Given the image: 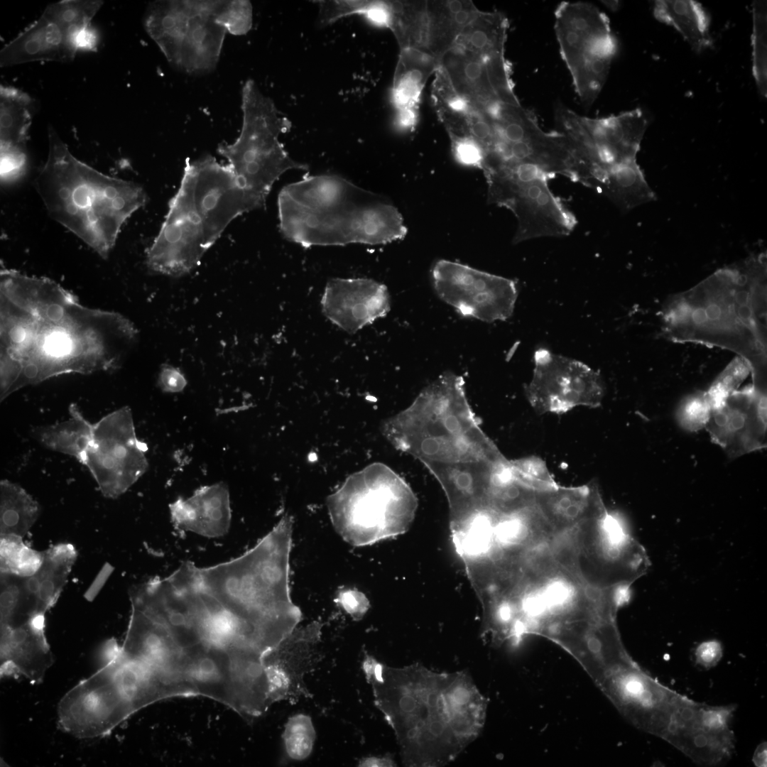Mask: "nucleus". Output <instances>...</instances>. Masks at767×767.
I'll return each instance as SVG.
<instances>
[{
	"label": "nucleus",
	"mask_w": 767,
	"mask_h": 767,
	"mask_svg": "<svg viewBox=\"0 0 767 767\" xmlns=\"http://www.w3.org/2000/svg\"><path fill=\"white\" fill-rule=\"evenodd\" d=\"M33 111V100L27 93L1 85V180L4 183L14 182L26 173V142Z\"/></svg>",
	"instance_id": "nucleus-24"
},
{
	"label": "nucleus",
	"mask_w": 767,
	"mask_h": 767,
	"mask_svg": "<svg viewBox=\"0 0 767 767\" xmlns=\"http://www.w3.org/2000/svg\"><path fill=\"white\" fill-rule=\"evenodd\" d=\"M103 4L99 0L60 1L49 4L42 16L55 23L74 48L72 38L78 31L91 24V20Z\"/></svg>",
	"instance_id": "nucleus-37"
},
{
	"label": "nucleus",
	"mask_w": 767,
	"mask_h": 767,
	"mask_svg": "<svg viewBox=\"0 0 767 767\" xmlns=\"http://www.w3.org/2000/svg\"><path fill=\"white\" fill-rule=\"evenodd\" d=\"M432 101L451 141L472 137L469 104L454 90L443 70L437 67L432 85Z\"/></svg>",
	"instance_id": "nucleus-36"
},
{
	"label": "nucleus",
	"mask_w": 767,
	"mask_h": 767,
	"mask_svg": "<svg viewBox=\"0 0 767 767\" xmlns=\"http://www.w3.org/2000/svg\"><path fill=\"white\" fill-rule=\"evenodd\" d=\"M339 601L344 610L356 620L361 619L369 606L366 597L358 592L350 591L342 594Z\"/></svg>",
	"instance_id": "nucleus-46"
},
{
	"label": "nucleus",
	"mask_w": 767,
	"mask_h": 767,
	"mask_svg": "<svg viewBox=\"0 0 767 767\" xmlns=\"http://www.w3.org/2000/svg\"><path fill=\"white\" fill-rule=\"evenodd\" d=\"M653 14L659 21L673 26L696 51L712 44L709 18L702 6L692 0H660Z\"/></svg>",
	"instance_id": "nucleus-31"
},
{
	"label": "nucleus",
	"mask_w": 767,
	"mask_h": 767,
	"mask_svg": "<svg viewBox=\"0 0 767 767\" xmlns=\"http://www.w3.org/2000/svg\"><path fill=\"white\" fill-rule=\"evenodd\" d=\"M278 210L283 237L305 248L384 244L407 234L391 202L337 175H305L286 185Z\"/></svg>",
	"instance_id": "nucleus-4"
},
{
	"label": "nucleus",
	"mask_w": 767,
	"mask_h": 767,
	"mask_svg": "<svg viewBox=\"0 0 767 767\" xmlns=\"http://www.w3.org/2000/svg\"><path fill=\"white\" fill-rule=\"evenodd\" d=\"M249 212L229 165L206 155L187 158L178 192L146 251L153 272L181 276L196 268L231 222Z\"/></svg>",
	"instance_id": "nucleus-6"
},
{
	"label": "nucleus",
	"mask_w": 767,
	"mask_h": 767,
	"mask_svg": "<svg viewBox=\"0 0 767 767\" xmlns=\"http://www.w3.org/2000/svg\"><path fill=\"white\" fill-rule=\"evenodd\" d=\"M212 11L215 21L227 32L241 36L251 28L253 9L249 1H212Z\"/></svg>",
	"instance_id": "nucleus-41"
},
{
	"label": "nucleus",
	"mask_w": 767,
	"mask_h": 767,
	"mask_svg": "<svg viewBox=\"0 0 767 767\" xmlns=\"http://www.w3.org/2000/svg\"><path fill=\"white\" fill-rule=\"evenodd\" d=\"M147 447L138 440L132 414L121 408L92 425V435L81 463L104 496L116 498L147 470Z\"/></svg>",
	"instance_id": "nucleus-15"
},
{
	"label": "nucleus",
	"mask_w": 767,
	"mask_h": 767,
	"mask_svg": "<svg viewBox=\"0 0 767 767\" xmlns=\"http://www.w3.org/2000/svg\"><path fill=\"white\" fill-rule=\"evenodd\" d=\"M533 378L528 396L540 411H565L578 405L595 406L604 395L600 376L577 360L540 348L534 354Z\"/></svg>",
	"instance_id": "nucleus-18"
},
{
	"label": "nucleus",
	"mask_w": 767,
	"mask_h": 767,
	"mask_svg": "<svg viewBox=\"0 0 767 767\" xmlns=\"http://www.w3.org/2000/svg\"><path fill=\"white\" fill-rule=\"evenodd\" d=\"M121 650L126 658L162 677L183 697L195 696L183 677L181 651L168 630L161 621L134 605H131Z\"/></svg>",
	"instance_id": "nucleus-22"
},
{
	"label": "nucleus",
	"mask_w": 767,
	"mask_h": 767,
	"mask_svg": "<svg viewBox=\"0 0 767 767\" xmlns=\"http://www.w3.org/2000/svg\"><path fill=\"white\" fill-rule=\"evenodd\" d=\"M455 483L460 491L466 493L472 491V479L469 474H459L456 478Z\"/></svg>",
	"instance_id": "nucleus-50"
},
{
	"label": "nucleus",
	"mask_w": 767,
	"mask_h": 767,
	"mask_svg": "<svg viewBox=\"0 0 767 767\" xmlns=\"http://www.w3.org/2000/svg\"><path fill=\"white\" fill-rule=\"evenodd\" d=\"M48 144L35 179L38 193L53 219L107 259L124 224L145 205L144 190L79 161L50 126Z\"/></svg>",
	"instance_id": "nucleus-5"
},
{
	"label": "nucleus",
	"mask_w": 767,
	"mask_h": 767,
	"mask_svg": "<svg viewBox=\"0 0 767 767\" xmlns=\"http://www.w3.org/2000/svg\"><path fill=\"white\" fill-rule=\"evenodd\" d=\"M445 425L449 431L452 433L457 432L459 428L457 419L453 415L449 416L445 420Z\"/></svg>",
	"instance_id": "nucleus-52"
},
{
	"label": "nucleus",
	"mask_w": 767,
	"mask_h": 767,
	"mask_svg": "<svg viewBox=\"0 0 767 767\" xmlns=\"http://www.w3.org/2000/svg\"><path fill=\"white\" fill-rule=\"evenodd\" d=\"M696 661L705 668L714 665L722 657L719 645L714 642L701 644L695 653Z\"/></svg>",
	"instance_id": "nucleus-48"
},
{
	"label": "nucleus",
	"mask_w": 767,
	"mask_h": 767,
	"mask_svg": "<svg viewBox=\"0 0 767 767\" xmlns=\"http://www.w3.org/2000/svg\"><path fill=\"white\" fill-rule=\"evenodd\" d=\"M489 204L511 210L517 219L513 244L538 237L565 236L577 224L574 214L550 190L551 178L528 164H498L482 170Z\"/></svg>",
	"instance_id": "nucleus-10"
},
{
	"label": "nucleus",
	"mask_w": 767,
	"mask_h": 767,
	"mask_svg": "<svg viewBox=\"0 0 767 767\" xmlns=\"http://www.w3.org/2000/svg\"><path fill=\"white\" fill-rule=\"evenodd\" d=\"M362 669L405 766L447 765L482 732L487 700L465 670L435 672L420 663L394 668L369 655Z\"/></svg>",
	"instance_id": "nucleus-2"
},
{
	"label": "nucleus",
	"mask_w": 767,
	"mask_h": 767,
	"mask_svg": "<svg viewBox=\"0 0 767 767\" xmlns=\"http://www.w3.org/2000/svg\"><path fill=\"white\" fill-rule=\"evenodd\" d=\"M411 509L406 494L386 486L345 489L333 498L331 505L336 531L355 547L404 533L409 527Z\"/></svg>",
	"instance_id": "nucleus-16"
},
{
	"label": "nucleus",
	"mask_w": 767,
	"mask_h": 767,
	"mask_svg": "<svg viewBox=\"0 0 767 767\" xmlns=\"http://www.w3.org/2000/svg\"><path fill=\"white\" fill-rule=\"evenodd\" d=\"M555 33L575 89L585 107L599 94L617 50L608 18L593 4L562 2L555 12Z\"/></svg>",
	"instance_id": "nucleus-13"
},
{
	"label": "nucleus",
	"mask_w": 767,
	"mask_h": 767,
	"mask_svg": "<svg viewBox=\"0 0 767 767\" xmlns=\"http://www.w3.org/2000/svg\"><path fill=\"white\" fill-rule=\"evenodd\" d=\"M43 560V552L26 545L23 538L11 535L0 536L1 574L28 577L39 570Z\"/></svg>",
	"instance_id": "nucleus-38"
},
{
	"label": "nucleus",
	"mask_w": 767,
	"mask_h": 767,
	"mask_svg": "<svg viewBox=\"0 0 767 767\" xmlns=\"http://www.w3.org/2000/svg\"><path fill=\"white\" fill-rule=\"evenodd\" d=\"M72 418L55 425L37 428L35 437L43 445L55 451L75 457L81 462L92 435V424L78 409L71 406Z\"/></svg>",
	"instance_id": "nucleus-34"
},
{
	"label": "nucleus",
	"mask_w": 767,
	"mask_h": 767,
	"mask_svg": "<svg viewBox=\"0 0 767 767\" xmlns=\"http://www.w3.org/2000/svg\"><path fill=\"white\" fill-rule=\"evenodd\" d=\"M567 535L572 568L591 587H630L649 566L643 548L606 510L567 531Z\"/></svg>",
	"instance_id": "nucleus-12"
},
{
	"label": "nucleus",
	"mask_w": 767,
	"mask_h": 767,
	"mask_svg": "<svg viewBox=\"0 0 767 767\" xmlns=\"http://www.w3.org/2000/svg\"><path fill=\"white\" fill-rule=\"evenodd\" d=\"M242 126L232 143L219 144L243 191L249 212L264 207L274 183L290 170H306L307 164L293 160L280 142L292 123L263 94L252 80L241 93Z\"/></svg>",
	"instance_id": "nucleus-7"
},
{
	"label": "nucleus",
	"mask_w": 767,
	"mask_h": 767,
	"mask_svg": "<svg viewBox=\"0 0 767 767\" xmlns=\"http://www.w3.org/2000/svg\"><path fill=\"white\" fill-rule=\"evenodd\" d=\"M315 738L312 719L304 714L293 715L288 719L283 733L286 755L294 761L307 758L312 751Z\"/></svg>",
	"instance_id": "nucleus-40"
},
{
	"label": "nucleus",
	"mask_w": 767,
	"mask_h": 767,
	"mask_svg": "<svg viewBox=\"0 0 767 767\" xmlns=\"http://www.w3.org/2000/svg\"><path fill=\"white\" fill-rule=\"evenodd\" d=\"M439 447V442L433 438L425 439L423 441L421 445L422 450L427 455H434L437 453Z\"/></svg>",
	"instance_id": "nucleus-51"
},
{
	"label": "nucleus",
	"mask_w": 767,
	"mask_h": 767,
	"mask_svg": "<svg viewBox=\"0 0 767 767\" xmlns=\"http://www.w3.org/2000/svg\"><path fill=\"white\" fill-rule=\"evenodd\" d=\"M451 148L455 161L459 164L482 168L485 153L482 147L472 137L451 141Z\"/></svg>",
	"instance_id": "nucleus-44"
},
{
	"label": "nucleus",
	"mask_w": 767,
	"mask_h": 767,
	"mask_svg": "<svg viewBox=\"0 0 767 767\" xmlns=\"http://www.w3.org/2000/svg\"><path fill=\"white\" fill-rule=\"evenodd\" d=\"M766 1L753 3V74L760 93H767V13Z\"/></svg>",
	"instance_id": "nucleus-39"
},
{
	"label": "nucleus",
	"mask_w": 767,
	"mask_h": 767,
	"mask_svg": "<svg viewBox=\"0 0 767 767\" xmlns=\"http://www.w3.org/2000/svg\"><path fill=\"white\" fill-rule=\"evenodd\" d=\"M114 638L102 649V665L68 690L58 705V724L78 739L109 735L138 711L133 688L127 680Z\"/></svg>",
	"instance_id": "nucleus-8"
},
{
	"label": "nucleus",
	"mask_w": 767,
	"mask_h": 767,
	"mask_svg": "<svg viewBox=\"0 0 767 767\" xmlns=\"http://www.w3.org/2000/svg\"><path fill=\"white\" fill-rule=\"evenodd\" d=\"M144 26L167 60L190 74L215 68L227 33L213 16L212 1L151 2Z\"/></svg>",
	"instance_id": "nucleus-11"
},
{
	"label": "nucleus",
	"mask_w": 767,
	"mask_h": 767,
	"mask_svg": "<svg viewBox=\"0 0 767 767\" xmlns=\"http://www.w3.org/2000/svg\"><path fill=\"white\" fill-rule=\"evenodd\" d=\"M535 505L557 533L569 531L606 511L597 489L592 486L563 488L553 484L536 492Z\"/></svg>",
	"instance_id": "nucleus-26"
},
{
	"label": "nucleus",
	"mask_w": 767,
	"mask_h": 767,
	"mask_svg": "<svg viewBox=\"0 0 767 767\" xmlns=\"http://www.w3.org/2000/svg\"><path fill=\"white\" fill-rule=\"evenodd\" d=\"M137 335L128 318L82 305L49 278L1 270V400L58 375L116 369Z\"/></svg>",
	"instance_id": "nucleus-1"
},
{
	"label": "nucleus",
	"mask_w": 767,
	"mask_h": 767,
	"mask_svg": "<svg viewBox=\"0 0 767 767\" xmlns=\"http://www.w3.org/2000/svg\"><path fill=\"white\" fill-rule=\"evenodd\" d=\"M76 53L63 31L41 15L1 49L0 66L36 61L68 62Z\"/></svg>",
	"instance_id": "nucleus-27"
},
{
	"label": "nucleus",
	"mask_w": 767,
	"mask_h": 767,
	"mask_svg": "<svg viewBox=\"0 0 767 767\" xmlns=\"http://www.w3.org/2000/svg\"><path fill=\"white\" fill-rule=\"evenodd\" d=\"M508 21L500 12L478 13L453 46L484 58L505 56Z\"/></svg>",
	"instance_id": "nucleus-32"
},
{
	"label": "nucleus",
	"mask_w": 767,
	"mask_h": 767,
	"mask_svg": "<svg viewBox=\"0 0 767 767\" xmlns=\"http://www.w3.org/2000/svg\"><path fill=\"white\" fill-rule=\"evenodd\" d=\"M322 627L317 621L298 626L263 655L262 663L271 705L283 700L295 704L312 697L304 678L322 658L319 650Z\"/></svg>",
	"instance_id": "nucleus-20"
},
{
	"label": "nucleus",
	"mask_w": 767,
	"mask_h": 767,
	"mask_svg": "<svg viewBox=\"0 0 767 767\" xmlns=\"http://www.w3.org/2000/svg\"><path fill=\"white\" fill-rule=\"evenodd\" d=\"M393 759L388 756H369L360 760L359 766H396Z\"/></svg>",
	"instance_id": "nucleus-49"
},
{
	"label": "nucleus",
	"mask_w": 767,
	"mask_h": 767,
	"mask_svg": "<svg viewBox=\"0 0 767 767\" xmlns=\"http://www.w3.org/2000/svg\"><path fill=\"white\" fill-rule=\"evenodd\" d=\"M157 383L162 391L174 393L184 390L187 385V380L179 369L165 365L159 372Z\"/></svg>",
	"instance_id": "nucleus-45"
},
{
	"label": "nucleus",
	"mask_w": 767,
	"mask_h": 767,
	"mask_svg": "<svg viewBox=\"0 0 767 767\" xmlns=\"http://www.w3.org/2000/svg\"><path fill=\"white\" fill-rule=\"evenodd\" d=\"M484 112L495 131L494 146L484 165L528 164L550 178L561 175L575 181L578 163L562 134L543 131L534 114L521 104L498 103Z\"/></svg>",
	"instance_id": "nucleus-14"
},
{
	"label": "nucleus",
	"mask_w": 767,
	"mask_h": 767,
	"mask_svg": "<svg viewBox=\"0 0 767 767\" xmlns=\"http://www.w3.org/2000/svg\"><path fill=\"white\" fill-rule=\"evenodd\" d=\"M711 413V407L705 392L685 398L680 404L676 418L680 425L690 432L705 428Z\"/></svg>",
	"instance_id": "nucleus-43"
},
{
	"label": "nucleus",
	"mask_w": 767,
	"mask_h": 767,
	"mask_svg": "<svg viewBox=\"0 0 767 767\" xmlns=\"http://www.w3.org/2000/svg\"><path fill=\"white\" fill-rule=\"evenodd\" d=\"M438 67L474 110L485 111L498 103L520 104L505 56L484 58L453 46L441 56Z\"/></svg>",
	"instance_id": "nucleus-19"
},
{
	"label": "nucleus",
	"mask_w": 767,
	"mask_h": 767,
	"mask_svg": "<svg viewBox=\"0 0 767 767\" xmlns=\"http://www.w3.org/2000/svg\"><path fill=\"white\" fill-rule=\"evenodd\" d=\"M77 557L75 547L60 543L43 551V560L32 576L23 578L26 595L45 614L57 602Z\"/></svg>",
	"instance_id": "nucleus-28"
},
{
	"label": "nucleus",
	"mask_w": 767,
	"mask_h": 767,
	"mask_svg": "<svg viewBox=\"0 0 767 767\" xmlns=\"http://www.w3.org/2000/svg\"><path fill=\"white\" fill-rule=\"evenodd\" d=\"M766 280L763 256L716 271L666 303L665 333L673 341L736 352L748 364L753 384L766 387Z\"/></svg>",
	"instance_id": "nucleus-3"
},
{
	"label": "nucleus",
	"mask_w": 767,
	"mask_h": 767,
	"mask_svg": "<svg viewBox=\"0 0 767 767\" xmlns=\"http://www.w3.org/2000/svg\"><path fill=\"white\" fill-rule=\"evenodd\" d=\"M555 119L557 131L567 138L580 164L582 185L594 188L606 175L637 163L647 126L641 109L590 118L559 104Z\"/></svg>",
	"instance_id": "nucleus-9"
},
{
	"label": "nucleus",
	"mask_w": 767,
	"mask_h": 767,
	"mask_svg": "<svg viewBox=\"0 0 767 767\" xmlns=\"http://www.w3.org/2000/svg\"><path fill=\"white\" fill-rule=\"evenodd\" d=\"M389 4L387 27L396 38L400 50L410 48L428 53L427 1H389Z\"/></svg>",
	"instance_id": "nucleus-33"
},
{
	"label": "nucleus",
	"mask_w": 767,
	"mask_h": 767,
	"mask_svg": "<svg viewBox=\"0 0 767 767\" xmlns=\"http://www.w3.org/2000/svg\"><path fill=\"white\" fill-rule=\"evenodd\" d=\"M749 372L748 364L740 357L731 363L709 390L705 392L711 410L719 406L731 393L737 390Z\"/></svg>",
	"instance_id": "nucleus-42"
},
{
	"label": "nucleus",
	"mask_w": 767,
	"mask_h": 767,
	"mask_svg": "<svg viewBox=\"0 0 767 767\" xmlns=\"http://www.w3.org/2000/svg\"><path fill=\"white\" fill-rule=\"evenodd\" d=\"M429 17L428 51L439 62L441 56L453 47L464 28L479 10L472 1H427Z\"/></svg>",
	"instance_id": "nucleus-29"
},
{
	"label": "nucleus",
	"mask_w": 767,
	"mask_h": 767,
	"mask_svg": "<svg viewBox=\"0 0 767 767\" xmlns=\"http://www.w3.org/2000/svg\"><path fill=\"white\" fill-rule=\"evenodd\" d=\"M321 307L332 324L354 334L387 315L391 300L386 286L373 279L337 278L327 282Z\"/></svg>",
	"instance_id": "nucleus-23"
},
{
	"label": "nucleus",
	"mask_w": 767,
	"mask_h": 767,
	"mask_svg": "<svg viewBox=\"0 0 767 767\" xmlns=\"http://www.w3.org/2000/svg\"><path fill=\"white\" fill-rule=\"evenodd\" d=\"M437 67V60L427 53L410 48L400 50L392 88L398 112L418 111L425 85Z\"/></svg>",
	"instance_id": "nucleus-30"
},
{
	"label": "nucleus",
	"mask_w": 767,
	"mask_h": 767,
	"mask_svg": "<svg viewBox=\"0 0 767 767\" xmlns=\"http://www.w3.org/2000/svg\"><path fill=\"white\" fill-rule=\"evenodd\" d=\"M705 428L730 457L766 447V392L752 384L736 390L711 410Z\"/></svg>",
	"instance_id": "nucleus-21"
},
{
	"label": "nucleus",
	"mask_w": 767,
	"mask_h": 767,
	"mask_svg": "<svg viewBox=\"0 0 767 767\" xmlns=\"http://www.w3.org/2000/svg\"><path fill=\"white\" fill-rule=\"evenodd\" d=\"M0 489V535L23 538L38 518L40 507L16 484L3 480Z\"/></svg>",
	"instance_id": "nucleus-35"
},
{
	"label": "nucleus",
	"mask_w": 767,
	"mask_h": 767,
	"mask_svg": "<svg viewBox=\"0 0 767 767\" xmlns=\"http://www.w3.org/2000/svg\"><path fill=\"white\" fill-rule=\"evenodd\" d=\"M169 508L171 520L180 531L217 538L225 535L230 527L229 491L223 482L200 487L186 499L180 497Z\"/></svg>",
	"instance_id": "nucleus-25"
},
{
	"label": "nucleus",
	"mask_w": 767,
	"mask_h": 767,
	"mask_svg": "<svg viewBox=\"0 0 767 767\" xmlns=\"http://www.w3.org/2000/svg\"><path fill=\"white\" fill-rule=\"evenodd\" d=\"M432 279L438 297L463 317L494 322L513 315L518 290L511 279L445 259L434 264Z\"/></svg>",
	"instance_id": "nucleus-17"
},
{
	"label": "nucleus",
	"mask_w": 767,
	"mask_h": 767,
	"mask_svg": "<svg viewBox=\"0 0 767 767\" xmlns=\"http://www.w3.org/2000/svg\"><path fill=\"white\" fill-rule=\"evenodd\" d=\"M99 37L97 31L91 24L78 31L72 38V43L75 50L95 51L99 44Z\"/></svg>",
	"instance_id": "nucleus-47"
}]
</instances>
